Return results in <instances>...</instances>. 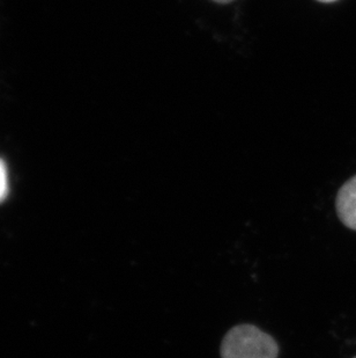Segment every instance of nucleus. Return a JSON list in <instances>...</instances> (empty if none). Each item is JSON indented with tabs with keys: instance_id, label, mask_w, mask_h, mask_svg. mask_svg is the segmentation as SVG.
<instances>
[{
	"instance_id": "f257e3e1",
	"label": "nucleus",
	"mask_w": 356,
	"mask_h": 358,
	"mask_svg": "<svg viewBox=\"0 0 356 358\" xmlns=\"http://www.w3.org/2000/svg\"><path fill=\"white\" fill-rule=\"evenodd\" d=\"M221 358H278L276 340L253 324L232 327L222 340Z\"/></svg>"
},
{
	"instance_id": "f03ea898",
	"label": "nucleus",
	"mask_w": 356,
	"mask_h": 358,
	"mask_svg": "<svg viewBox=\"0 0 356 358\" xmlns=\"http://www.w3.org/2000/svg\"><path fill=\"white\" fill-rule=\"evenodd\" d=\"M336 209L343 225L356 231V176L340 188L336 195Z\"/></svg>"
},
{
	"instance_id": "7ed1b4c3",
	"label": "nucleus",
	"mask_w": 356,
	"mask_h": 358,
	"mask_svg": "<svg viewBox=\"0 0 356 358\" xmlns=\"http://www.w3.org/2000/svg\"><path fill=\"white\" fill-rule=\"evenodd\" d=\"M8 193V178H7L6 165L0 159V202L6 199Z\"/></svg>"
},
{
	"instance_id": "20e7f679",
	"label": "nucleus",
	"mask_w": 356,
	"mask_h": 358,
	"mask_svg": "<svg viewBox=\"0 0 356 358\" xmlns=\"http://www.w3.org/2000/svg\"><path fill=\"white\" fill-rule=\"evenodd\" d=\"M213 1L218 3H232V0H213Z\"/></svg>"
},
{
	"instance_id": "39448f33",
	"label": "nucleus",
	"mask_w": 356,
	"mask_h": 358,
	"mask_svg": "<svg viewBox=\"0 0 356 358\" xmlns=\"http://www.w3.org/2000/svg\"><path fill=\"white\" fill-rule=\"evenodd\" d=\"M320 3H333V1H336V0H318Z\"/></svg>"
},
{
	"instance_id": "423d86ee",
	"label": "nucleus",
	"mask_w": 356,
	"mask_h": 358,
	"mask_svg": "<svg viewBox=\"0 0 356 358\" xmlns=\"http://www.w3.org/2000/svg\"><path fill=\"white\" fill-rule=\"evenodd\" d=\"M356 358V357H355Z\"/></svg>"
}]
</instances>
